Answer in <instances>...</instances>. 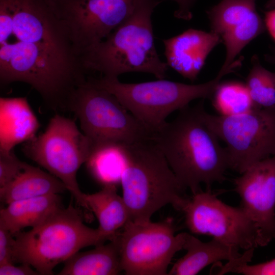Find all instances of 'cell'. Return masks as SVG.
<instances>
[{
  "instance_id": "obj_1",
  "label": "cell",
  "mask_w": 275,
  "mask_h": 275,
  "mask_svg": "<svg viewBox=\"0 0 275 275\" xmlns=\"http://www.w3.org/2000/svg\"><path fill=\"white\" fill-rule=\"evenodd\" d=\"M87 73L49 0H0V82L26 83L65 109Z\"/></svg>"
},
{
  "instance_id": "obj_2",
  "label": "cell",
  "mask_w": 275,
  "mask_h": 275,
  "mask_svg": "<svg viewBox=\"0 0 275 275\" xmlns=\"http://www.w3.org/2000/svg\"><path fill=\"white\" fill-rule=\"evenodd\" d=\"M204 110L202 101L183 107L152 139L181 185L193 195L201 191L202 183L209 190L213 183L222 182L229 168L225 148L205 122Z\"/></svg>"
},
{
  "instance_id": "obj_3",
  "label": "cell",
  "mask_w": 275,
  "mask_h": 275,
  "mask_svg": "<svg viewBox=\"0 0 275 275\" xmlns=\"http://www.w3.org/2000/svg\"><path fill=\"white\" fill-rule=\"evenodd\" d=\"M160 0H138L129 16L105 39L82 57L88 73L98 72L103 76L118 78L124 73H151L164 79L168 66L155 48L151 15Z\"/></svg>"
},
{
  "instance_id": "obj_4",
  "label": "cell",
  "mask_w": 275,
  "mask_h": 275,
  "mask_svg": "<svg viewBox=\"0 0 275 275\" xmlns=\"http://www.w3.org/2000/svg\"><path fill=\"white\" fill-rule=\"evenodd\" d=\"M120 184L130 220L148 221L167 205L183 212L189 199L166 159L152 141L123 144Z\"/></svg>"
},
{
  "instance_id": "obj_5",
  "label": "cell",
  "mask_w": 275,
  "mask_h": 275,
  "mask_svg": "<svg viewBox=\"0 0 275 275\" xmlns=\"http://www.w3.org/2000/svg\"><path fill=\"white\" fill-rule=\"evenodd\" d=\"M13 262L31 265L40 274H53V268L84 248L112 239L98 228L86 225L78 208L61 207L38 226L14 235Z\"/></svg>"
},
{
  "instance_id": "obj_6",
  "label": "cell",
  "mask_w": 275,
  "mask_h": 275,
  "mask_svg": "<svg viewBox=\"0 0 275 275\" xmlns=\"http://www.w3.org/2000/svg\"><path fill=\"white\" fill-rule=\"evenodd\" d=\"M229 71L219 70L214 79L200 84L189 85L164 79L140 83H123L118 78L88 77L94 86L113 94L121 103L154 133L166 122L173 112L193 100L209 98L221 79Z\"/></svg>"
},
{
  "instance_id": "obj_7",
  "label": "cell",
  "mask_w": 275,
  "mask_h": 275,
  "mask_svg": "<svg viewBox=\"0 0 275 275\" xmlns=\"http://www.w3.org/2000/svg\"><path fill=\"white\" fill-rule=\"evenodd\" d=\"M67 109L75 114L92 145L152 141L154 134L113 94L87 79L73 91Z\"/></svg>"
},
{
  "instance_id": "obj_8",
  "label": "cell",
  "mask_w": 275,
  "mask_h": 275,
  "mask_svg": "<svg viewBox=\"0 0 275 275\" xmlns=\"http://www.w3.org/2000/svg\"><path fill=\"white\" fill-rule=\"evenodd\" d=\"M92 144L74 121L56 115L45 131L24 144L22 151L29 158L59 179L77 203L87 209L84 194L77 181V173L87 161Z\"/></svg>"
},
{
  "instance_id": "obj_9",
  "label": "cell",
  "mask_w": 275,
  "mask_h": 275,
  "mask_svg": "<svg viewBox=\"0 0 275 275\" xmlns=\"http://www.w3.org/2000/svg\"><path fill=\"white\" fill-rule=\"evenodd\" d=\"M205 122L225 148L229 168L243 173L255 163L275 155V106L256 107L235 116L203 113Z\"/></svg>"
},
{
  "instance_id": "obj_10",
  "label": "cell",
  "mask_w": 275,
  "mask_h": 275,
  "mask_svg": "<svg viewBox=\"0 0 275 275\" xmlns=\"http://www.w3.org/2000/svg\"><path fill=\"white\" fill-rule=\"evenodd\" d=\"M119 233L122 271L165 275L174 255L184 250L187 232L175 234L171 222L129 221Z\"/></svg>"
},
{
  "instance_id": "obj_11",
  "label": "cell",
  "mask_w": 275,
  "mask_h": 275,
  "mask_svg": "<svg viewBox=\"0 0 275 275\" xmlns=\"http://www.w3.org/2000/svg\"><path fill=\"white\" fill-rule=\"evenodd\" d=\"M80 59L133 11L138 0H49Z\"/></svg>"
},
{
  "instance_id": "obj_12",
  "label": "cell",
  "mask_w": 275,
  "mask_h": 275,
  "mask_svg": "<svg viewBox=\"0 0 275 275\" xmlns=\"http://www.w3.org/2000/svg\"><path fill=\"white\" fill-rule=\"evenodd\" d=\"M183 212L193 233L211 236L238 250L259 246L257 231L242 208L225 204L210 190L193 195Z\"/></svg>"
},
{
  "instance_id": "obj_13",
  "label": "cell",
  "mask_w": 275,
  "mask_h": 275,
  "mask_svg": "<svg viewBox=\"0 0 275 275\" xmlns=\"http://www.w3.org/2000/svg\"><path fill=\"white\" fill-rule=\"evenodd\" d=\"M240 207L253 223L259 246L275 240V155L255 163L235 179Z\"/></svg>"
},
{
  "instance_id": "obj_14",
  "label": "cell",
  "mask_w": 275,
  "mask_h": 275,
  "mask_svg": "<svg viewBox=\"0 0 275 275\" xmlns=\"http://www.w3.org/2000/svg\"><path fill=\"white\" fill-rule=\"evenodd\" d=\"M256 1L222 0L207 11L211 32L219 37L226 47V65L234 62L242 49L265 30Z\"/></svg>"
},
{
  "instance_id": "obj_15",
  "label": "cell",
  "mask_w": 275,
  "mask_h": 275,
  "mask_svg": "<svg viewBox=\"0 0 275 275\" xmlns=\"http://www.w3.org/2000/svg\"><path fill=\"white\" fill-rule=\"evenodd\" d=\"M222 40L212 32L189 29L163 40L168 66L183 77L194 81L212 49Z\"/></svg>"
},
{
  "instance_id": "obj_16",
  "label": "cell",
  "mask_w": 275,
  "mask_h": 275,
  "mask_svg": "<svg viewBox=\"0 0 275 275\" xmlns=\"http://www.w3.org/2000/svg\"><path fill=\"white\" fill-rule=\"evenodd\" d=\"M39 126L26 97L0 98V151L31 140Z\"/></svg>"
},
{
  "instance_id": "obj_17",
  "label": "cell",
  "mask_w": 275,
  "mask_h": 275,
  "mask_svg": "<svg viewBox=\"0 0 275 275\" xmlns=\"http://www.w3.org/2000/svg\"><path fill=\"white\" fill-rule=\"evenodd\" d=\"M62 207L59 194L14 201L1 209L0 227L14 235L38 226Z\"/></svg>"
},
{
  "instance_id": "obj_18",
  "label": "cell",
  "mask_w": 275,
  "mask_h": 275,
  "mask_svg": "<svg viewBox=\"0 0 275 275\" xmlns=\"http://www.w3.org/2000/svg\"><path fill=\"white\" fill-rule=\"evenodd\" d=\"M122 271L119 232L109 242L78 252L64 262L59 275H114Z\"/></svg>"
},
{
  "instance_id": "obj_19",
  "label": "cell",
  "mask_w": 275,
  "mask_h": 275,
  "mask_svg": "<svg viewBox=\"0 0 275 275\" xmlns=\"http://www.w3.org/2000/svg\"><path fill=\"white\" fill-rule=\"evenodd\" d=\"M184 250L187 252L173 265L168 274L195 275L207 266L222 260H234L242 254L238 250L212 238L207 242L187 233Z\"/></svg>"
},
{
  "instance_id": "obj_20",
  "label": "cell",
  "mask_w": 275,
  "mask_h": 275,
  "mask_svg": "<svg viewBox=\"0 0 275 275\" xmlns=\"http://www.w3.org/2000/svg\"><path fill=\"white\" fill-rule=\"evenodd\" d=\"M67 189L57 177L39 168L28 164L10 183L0 187L1 201H14L63 193Z\"/></svg>"
},
{
  "instance_id": "obj_21",
  "label": "cell",
  "mask_w": 275,
  "mask_h": 275,
  "mask_svg": "<svg viewBox=\"0 0 275 275\" xmlns=\"http://www.w3.org/2000/svg\"><path fill=\"white\" fill-rule=\"evenodd\" d=\"M116 185H106L94 194H84L87 209L96 216L100 232L112 240L130 220L128 208Z\"/></svg>"
},
{
  "instance_id": "obj_22",
  "label": "cell",
  "mask_w": 275,
  "mask_h": 275,
  "mask_svg": "<svg viewBox=\"0 0 275 275\" xmlns=\"http://www.w3.org/2000/svg\"><path fill=\"white\" fill-rule=\"evenodd\" d=\"M123 144L92 145L86 163L91 175L103 186L120 184L124 166Z\"/></svg>"
},
{
  "instance_id": "obj_23",
  "label": "cell",
  "mask_w": 275,
  "mask_h": 275,
  "mask_svg": "<svg viewBox=\"0 0 275 275\" xmlns=\"http://www.w3.org/2000/svg\"><path fill=\"white\" fill-rule=\"evenodd\" d=\"M212 104L221 116L242 114L257 107L245 83L239 81H221L212 96Z\"/></svg>"
},
{
  "instance_id": "obj_24",
  "label": "cell",
  "mask_w": 275,
  "mask_h": 275,
  "mask_svg": "<svg viewBox=\"0 0 275 275\" xmlns=\"http://www.w3.org/2000/svg\"><path fill=\"white\" fill-rule=\"evenodd\" d=\"M252 63L245 85L253 102L258 107L275 106V72L264 68L256 55Z\"/></svg>"
},
{
  "instance_id": "obj_25",
  "label": "cell",
  "mask_w": 275,
  "mask_h": 275,
  "mask_svg": "<svg viewBox=\"0 0 275 275\" xmlns=\"http://www.w3.org/2000/svg\"><path fill=\"white\" fill-rule=\"evenodd\" d=\"M250 257L243 255L227 265V272H232L245 275H275V259L255 265H248Z\"/></svg>"
},
{
  "instance_id": "obj_26",
  "label": "cell",
  "mask_w": 275,
  "mask_h": 275,
  "mask_svg": "<svg viewBox=\"0 0 275 275\" xmlns=\"http://www.w3.org/2000/svg\"><path fill=\"white\" fill-rule=\"evenodd\" d=\"M13 151H0V187L12 181L26 167Z\"/></svg>"
},
{
  "instance_id": "obj_27",
  "label": "cell",
  "mask_w": 275,
  "mask_h": 275,
  "mask_svg": "<svg viewBox=\"0 0 275 275\" xmlns=\"http://www.w3.org/2000/svg\"><path fill=\"white\" fill-rule=\"evenodd\" d=\"M15 244L14 235L9 231L0 227V265L13 263Z\"/></svg>"
},
{
  "instance_id": "obj_28",
  "label": "cell",
  "mask_w": 275,
  "mask_h": 275,
  "mask_svg": "<svg viewBox=\"0 0 275 275\" xmlns=\"http://www.w3.org/2000/svg\"><path fill=\"white\" fill-rule=\"evenodd\" d=\"M26 264L15 266L13 263L0 265V275H38L39 273Z\"/></svg>"
},
{
  "instance_id": "obj_29",
  "label": "cell",
  "mask_w": 275,
  "mask_h": 275,
  "mask_svg": "<svg viewBox=\"0 0 275 275\" xmlns=\"http://www.w3.org/2000/svg\"><path fill=\"white\" fill-rule=\"evenodd\" d=\"M172 1L176 2L178 6V9L174 13L175 17L186 20H189L192 18L191 9L196 0Z\"/></svg>"
},
{
  "instance_id": "obj_30",
  "label": "cell",
  "mask_w": 275,
  "mask_h": 275,
  "mask_svg": "<svg viewBox=\"0 0 275 275\" xmlns=\"http://www.w3.org/2000/svg\"><path fill=\"white\" fill-rule=\"evenodd\" d=\"M265 24L271 36L275 40V8L266 13Z\"/></svg>"
},
{
  "instance_id": "obj_31",
  "label": "cell",
  "mask_w": 275,
  "mask_h": 275,
  "mask_svg": "<svg viewBox=\"0 0 275 275\" xmlns=\"http://www.w3.org/2000/svg\"><path fill=\"white\" fill-rule=\"evenodd\" d=\"M265 59L268 62L275 65V49H272L270 53L266 54Z\"/></svg>"
},
{
  "instance_id": "obj_32",
  "label": "cell",
  "mask_w": 275,
  "mask_h": 275,
  "mask_svg": "<svg viewBox=\"0 0 275 275\" xmlns=\"http://www.w3.org/2000/svg\"><path fill=\"white\" fill-rule=\"evenodd\" d=\"M265 7L269 10L275 8V0H268L266 4Z\"/></svg>"
},
{
  "instance_id": "obj_33",
  "label": "cell",
  "mask_w": 275,
  "mask_h": 275,
  "mask_svg": "<svg viewBox=\"0 0 275 275\" xmlns=\"http://www.w3.org/2000/svg\"><path fill=\"white\" fill-rule=\"evenodd\" d=\"M245 252H248L251 253L252 254V255H253V252H254V250H252V249H251V250H249L248 251L246 250V251H245ZM235 260H236V259H235ZM228 262H229V261H228ZM223 266H222V267H221V270H220V271H219V273L220 274H223V273H225L224 272V271H223Z\"/></svg>"
}]
</instances>
